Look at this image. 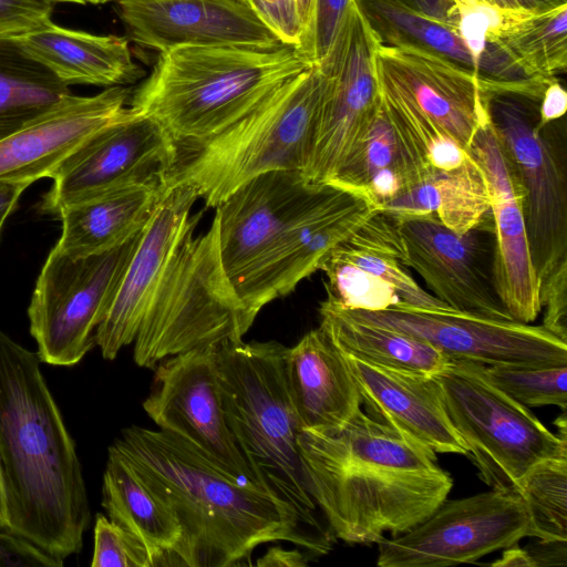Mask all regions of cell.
I'll return each instance as SVG.
<instances>
[{"mask_svg":"<svg viewBox=\"0 0 567 567\" xmlns=\"http://www.w3.org/2000/svg\"><path fill=\"white\" fill-rule=\"evenodd\" d=\"M111 445L174 512L181 536L171 551L173 565L245 564L257 546L271 542L317 555L332 547V538L311 530L289 503L237 482L173 433L131 425Z\"/></svg>","mask_w":567,"mask_h":567,"instance_id":"cell-1","label":"cell"},{"mask_svg":"<svg viewBox=\"0 0 567 567\" xmlns=\"http://www.w3.org/2000/svg\"><path fill=\"white\" fill-rule=\"evenodd\" d=\"M0 472L7 532L64 563L91 509L75 442L37 353L0 330Z\"/></svg>","mask_w":567,"mask_h":567,"instance_id":"cell-2","label":"cell"},{"mask_svg":"<svg viewBox=\"0 0 567 567\" xmlns=\"http://www.w3.org/2000/svg\"><path fill=\"white\" fill-rule=\"evenodd\" d=\"M309 492L332 534L348 544L404 534L447 497L453 478L436 453L360 409L340 431H301Z\"/></svg>","mask_w":567,"mask_h":567,"instance_id":"cell-3","label":"cell"},{"mask_svg":"<svg viewBox=\"0 0 567 567\" xmlns=\"http://www.w3.org/2000/svg\"><path fill=\"white\" fill-rule=\"evenodd\" d=\"M311 64L295 47H179L158 52L128 107L177 147L203 143L256 109Z\"/></svg>","mask_w":567,"mask_h":567,"instance_id":"cell-4","label":"cell"},{"mask_svg":"<svg viewBox=\"0 0 567 567\" xmlns=\"http://www.w3.org/2000/svg\"><path fill=\"white\" fill-rule=\"evenodd\" d=\"M327 84L324 68L311 65L225 131L177 147L164 185L186 184L206 206L216 208L237 187L264 173L303 174Z\"/></svg>","mask_w":567,"mask_h":567,"instance_id":"cell-5","label":"cell"},{"mask_svg":"<svg viewBox=\"0 0 567 567\" xmlns=\"http://www.w3.org/2000/svg\"><path fill=\"white\" fill-rule=\"evenodd\" d=\"M287 347L277 341L217 348V374L227 424L259 485L297 509L315 533L318 523L298 447L301 432L285 370Z\"/></svg>","mask_w":567,"mask_h":567,"instance_id":"cell-6","label":"cell"},{"mask_svg":"<svg viewBox=\"0 0 567 567\" xmlns=\"http://www.w3.org/2000/svg\"><path fill=\"white\" fill-rule=\"evenodd\" d=\"M192 229L176 251L134 340V361L154 369L162 360L205 347L243 341L252 315L227 274L216 215L209 229Z\"/></svg>","mask_w":567,"mask_h":567,"instance_id":"cell-7","label":"cell"},{"mask_svg":"<svg viewBox=\"0 0 567 567\" xmlns=\"http://www.w3.org/2000/svg\"><path fill=\"white\" fill-rule=\"evenodd\" d=\"M484 367L450 359L433 377L478 477L492 489L518 494L530 468L567 454V437L554 434L526 405L493 385Z\"/></svg>","mask_w":567,"mask_h":567,"instance_id":"cell-8","label":"cell"},{"mask_svg":"<svg viewBox=\"0 0 567 567\" xmlns=\"http://www.w3.org/2000/svg\"><path fill=\"white\" fill-rule=\"evenodd\" d=\"M543 93H483L489 121L524 190L529 251L540 284L567 261L564 146L556 121L540 124Z\"/></svg>","mask_w":567,"mask_h":567,"instance_id":"cell-9","label":"cell"},{"mask_svg":"<svg viewBox=\"0 0 567 567\" xmlns=\"http://www.w3.org/2000/svg\"><path fill=\"white\" fill-rule=\"evenodd\" d=\"M140 233L121 246L83 258H70L55 246L51 249L28 308L40 362L73 367L96 346V330Z\"/></svg>","mask_w":567,"mask_h":567,"instance_id":"cell-10","label":"cell"},{"mask_svg":"<svg viewBox=\"0 0 567 567\" xmlns=\"http://www.w3.org/2000/svg\"><path fill=\"white\" fill-rule=\"evenodd\" d=\"M532 537L530 517L518 494L492 489L445 499L409 532L378 544L380 567H444L474 563Z\"/></svg>","mask_w":567,"mask_h":567,"instance_id":"cell-11","label":"cell"},{"mask_svg":"<svg viewBox=\"0 0 567 567\" xmlns=\"http://www.w3.org/2000/svg\"><path fill=\"white\" fill-rule=\"evenodd\" d=\"M380 43L353 1L333 47L319 63L328 84L303 171L310 183L328 184L368 131L380 104L375 69Z\"/></svg>","mask_w":567,"mask_h":567,"instance_id":"cell-12","label":"cell"},{"mask_svg":"<svg viewBox=\"0 0 567 567\" xmlns=\"http://www.w3.org/2000/svg\"><path fill=\"white\" fill-rule=\"evenodd\" d=\"M177 155L176 144L158 123L130 109L59 165L40 210L58 216L69 206L114 189L164 184Z\"/></svg>","mask_w":567,"mask_h":567,"instance_id":"cell-13","label":"cell"},{"mask_svg":"<svg viewBox=\"0 0 567 567\" xmlns=\"http://www.w3.org/2000/svg\"><path fill=\"white\" fill-rule=\"evenodd\" d=\"M217 348L193 349L158 362L143 409L159 430L190 443L223 473L262 488L225 417Z\"/></svg>","mask_w":567,"mask_h":567,"instance_id":"cell-14","label":"cell"},{"mask_svg":"<svg viewBox=\"0 0 567 567\" xmlns=\"http://www.w3.org/2000/svg\"><path fill=\"white\" fill-rule=\"evenodd\" d=\"M377 210L367 197L327 184L259 259L233 281L247 309L257 317L266 305L293 291Z\"/></svg>","mask_w":567,"mask_h":567,"instance_id":"cell-15","label":"cell"},{"mask_svg":"<svg viewBox=\"0 0 567 567\" xmlns=\"http://www.w3.org/2000/svg\"><path fill=\"white\" fill-rule=\"evenodd\" d=\"M344 310L357 319L426 341L449 359L484 365L567 364V342L543 326L402 306L379 311Z\"/></svg>","mask_w":567,"mask_h":567,"instance_id":"cell-16","label":"cell"},{"mask_svg":"<svg viewBox=\"0 0 567 567\" xmlns=\"http://www.w3.org/2000/svg\"><path fill=\"white\" fill-rule=\"evenodd\" d=\"M396 219L403 264L435 298L456 311L513 320L495 288L492 216L465 233L450 229L433 214Z\"/></svg>","mask_w":567,"mask_h":567,"instance_id":"cell-17","label":"cell"},{"mask_svg":"<svg viewBox=\"0 0 567 567\" xmlns=\"http://www.w3.org/2000/svg\"><path fill=\"white\" fill-rule=\"evenodd\" d=\"M404 257L398 219L377 210L320 265L327 278L326 300L348 310H454L413 279Z\"/></svg>","mask_w":567,"mask_h":567,"instance_id":"cell-18","label":"cell"},{"mask_svg":"<svg viewBox=\"0 0 567 567\" xmlns=\"http://www.w3.org/2000/svg\"><path fill=\"white\" fill-rule=\"evenodd\" d=\"M198 198L186 184L165 189L141 230L112 303L96 330L95 341L105 360L134 342L142 319L186 235L202 213L190 215Z\"/></svg>","mask_w":567,"mask_h":567,"instance_id":"cell-19","label":"cell"},{"mask_svg":"<svg viewBox=\"0 0 567 567\" xmlns=\"http://www.w3.org/2000/svg\"><path fill=\"white\" fill-rule=\"evenodd\" d=\"M470 155L486 181L494 229L493 272L496 291L513 320L533 322L542 311L524 214V190L486 114Z\"/></svg>","mask_w":567,"mask_h":567,"instance_id":"cell-20","label":"cell"},{"mask_svg":"<svg viewBox=\"0 0 567 567\" xmlns=\"http://www.w3.org/2000/svg\"><path fill=\"white\" fill-rule=\"evenodd\" d=\"M127 39L163 52L179 47L282 45L257 11L241 0H115Z\"/></svg>","mask_w":567,"mask_h":567,"instance_id":"cell-21","label":"cell"},{"mask_svg":"<svg viewBox=\"0 0 567 567\" xmlns=\"http://www.w3.org/2000/svg\"><path fill=\"white\" fill-rule=\"evenodd\" d=\"M377 76L414 104L444 134L470 153L486 114L480 75L415 45H379Z\"/></svg>","mask_w":567,"mask_h":567,"instance_id":"cell-22","label":"cell"},{"mask_svg":"<svg viewBox=\"0 0 567 567\" xmlns=\"http://www.w3.org/2000/svg\"><path fill=\"white\" fill-rule=\"evenodd\" d=\"M302 173L272 171L237 187L216 207L224 267L236 280L323 190Z\"/></svg>","mask_w":567,"mask_h":567,"instance_id":"cell-23","label":"cell"},{"mask_svg":"<svg viewBox=\"0 0 567 567\" xmlns=\"http://www.w3.org/2000/svg\"><path fill=\"white\" fill-rule=\"evenodd\" d=\"M132 92L126 86H112L92 96L72 94L0 141V181L30 185L50 178L85 141L128 112Z\"/></svg>","mask_w":567,"mask_h":567,"instance_id":"cell-24","label":"cell"},{"mask_svg":"<svg viewBox=\"0 0 567 567\" xmlns=\"http://www.w3.org/2000/svg\"><path fill=\"white\" fill-rule=\"evenodd\" d=\"M361 406L373 420L395 429L434 453L467 456L433 375L373 365L344 355Z\"/></svg>","mask_w":567,"mask_h":567,"instance_id":"cell-25","label":"cell"},{"mask_svg":"<svg viewBox=\"0 0 567 567\" xmlns=\"http://www.w3.org/2000/svg\"><path fill=\"white\" fill-rule=\"evenodd\" d=\"M285 370L301 431L336 433L362 409L344 354L320 326L287 348Z\"/></svg>","mask_w":567,"mask_h":567,"instance_id":"cell-26","label":"cell"},{"mask_svg":"<svg viewBox=\"0 0 567 567\" xmlns=\"http://www.w3.org/2000/svg\"><path fill=\"white\" fill-rule=\"evenodd\" d=\"M19 40L34 59L69 86H125L145 75L133 59L126 37L71 30L51 21Z\"/></svg>","mask_w":567,"mask_h":567,"instance_id":"cell-27","label":"cell"},{"mask_svg":"<svg viewBox=\"0 0 567 567\" xmlns=\"http://www.w3.org/2000/svg\"><path fill=\"white\" fill-rule=\"evenodd\" d=\"M431 169L398 133L380 96L368 131L328 184L362 195L382 209L421 183Z\"/></svg>","mask_w":567,"mask_h":567,"instance_id":"cell-28","label":"cell"},{"mask_svg":"<svg viewBox=\"0 0 567 567\" xmlns=\"http://www.w3.org/2000/svg\"><path fill=\"white\" fill-rule=\"evenodd\" d=\"M164 189L163 183L137 184L64 208L55 247L76 259L121 246L143 229Z\"/></svg>","mask_w":567,"mask_h":567,"instance_id":"cell-29","label":"cell"},{"mask_svg":"<svg viewBox=\"0 0 567 567\" xmlns=\"http://www.w3.org/2000/svg\"><path fill=\"white\" fill-rule=\"evenodd\" d=\"M102 506L111 522L148 548L157 566L171 559V551L181 536L174 512L146 486L113 445L109 447L103 473Z\"/></svg>","mask_w":567,"mask_h":567,"instance_id":"cell-30","label":"cell"},{"mask_svg":"<svg viewBox=\"0 0 567 567\" xmlns=\"http://www.w3.org/2000/svg\"><path fill=\"white\" fill-rule=\"evenodd\" d=\"M319 315L320 327L336 347L344 355L363 362L433 375L450 360L426 341L357 319L326 299L320 303Z\"/></svg>","mask_w":567,"mask_h":567,"instance_id":"cell-31","label":"cell"},{"mask_svg":"<svg viewBox=\"0 0 567 567\" xmlns=\"http://www.w3.org/2000/svg\"><path fill=\"white\" fill-rule=\"evenodd\" d=\"M530 79H553L567 68V3L495 9L486 35Z\"/></svg>","mask_w":567,"mask_h":567,"instance_id":"cell-32","label":"cell"},{"mask_svg":"<svg viewBox=\"0 0 567 567\" xmlns=\"http://www.w3.org/2000/svg\"><path fill=\"white\" fill-rule=\"evenodd\" d=\"M381 210L395 218L433 214L450 229L465 233L491 216V204L483 172L470 155L456 168L431 169L421 183Z\"/></svg>","mask_w":567,"mask_h":567,"instance_id":"cell-33","label":"cell"},{"mask_svg":"<svg viewBox=\"0 0 567 567\" xmlns=\"http://www.w3.org/2000/svg\"><path fill=\"white\" fill-rule=\"evenodd\" d=\"M381 44L415 45L437 53L480 75L486 86L503 83L498 72L476 56L456 23L441 21L392 0H354Z\"/></svg>","mask_w":567,"mask_h":567,"instance_id":"cell-34","label":"cell"},{"mask_svg":"<svg viewBox=\"0 0 567 567\" xmlns=\"http://www.w3.org/2000/svg\"><path fill=\"white\" fill-rule=\"evenodd\" d=\"M72 92L19 38H0V141L50 112Z\"/></svg>","mask_w":567,"mask_h":567,"instance_id":"cell-35","label":"cell"},{"mask_svg":"<svg viewBox=\"0 0 567 567\" xmlns=\"http://www.w3.org/2000/svg\"><path fill=\"white\" fill-rule=\"evenodd\" d=\"M518 495L529 513L533 538L567 540V454L530 468Z\"/></svg>","mask_w":567,"mask_h":567,"instance_id":"cell-36","label":"cell"},{"mask_svg":"<svg viewBox=\"0 0 567 567\" xmlns=\"http://www.w3.org/2000/svg\"><path fill=\"white\" fill-rule=\"evenodd\" d=\"M488 381L526 406L567 408L566 365H485Z\"/></svg>","mask_w":567,"mask_h":567,"instance_id":"cell-37","label":"cell"},{"mask_svg":"<svg viewBox=\"0 0 567 567\" xmlns=\"http://www.w3.org/2000/svg\"><path fill=\"white\" fill-rule=\"evenodd\" d=\"M92 567H155L157 560L137 538L99 513L94 524Z\"/></svg>","mask_w":567,"mask_h":567,"instance_id":"cell-38","label":"cell"},{"mask_svg":"<svg viewBox=\"0 0 567 567\" xmlns=\"http://www.w3.org/2000/svg\"><path fill=\"white\" fill-rule=\"evenodd\" d=\"M354 0H312L298 50L313 65L329 54Z\"/></svg>","mask_w":567,"mask_h":567,"instance_id":"cell-39","label":"cell"},{"mask_svg":"<svg viewBox=\"0 0 567 567\" xmlns=\"http://www.w3.org/2000/svg\"><path fill=\"white\" fill-rule=\"evenodd\" d=\"M53 0H0V38H20L50 23Z\"/></svg>","mask_w":567,"mask_h":567,"instance_id":"cell-40","label":"cell"},{"mask_svg":"<svg viewBox=\"0 0 567 567\" xmlns=\"http://www.w3.org/2000/svg\"><path fill=\"white\" fill-rule=\"evenodd\" d=\"M542 326L567 342V261L540 284Z\"/></svg>","mask_w":567,"mask_h":567,"instance_id":"cell-41","label":"cell"},{"mask_svg":"<svg viewBox=\"0 0 567 567\" xmlns=\"http://www.w3.org/2000/svg\"><path fill=\"white\" fill-rule=\"evenodd\" d=\"M250 6L276 33L282 44L299 48L302 24L296 0H250Z\"/></svg>","mask_w":567,"mask_h":567,"instance_id":"cell-42","label":"cell"},{"mask_svg":"<svg viewBox=\"0 0 567 567\" xmlns=\"http://www.w3.org/2000/svg\"><path fill=\"white\" fill-rule=\"evenodd\" d=\"M58 560L24 539L0 530V567H61Z\"/></svg>","mask_w":567,"mask_h":567,"instance_id":"cell-43","label":"cell"},{"mask_svg":"<svg viewBox=\"0 0 567 567\" xmlns=\"http://www.w3.org/2000/svg\"><path fill=\"white\" fill-rule=\"evenodd\" d=\"M567 110V93L564 86L554 79L546 86L539 103V121L545 125L560 120Z\"/></svg>","mask_w":567,"mask_h":567,"instance_id":"cell-44","label":"cell"},{"mask_svg":"<svg viewBox=\"0 0 567 567\" xmlns=\"http://www.w3.org/2000/svg\"><path fill=\"white\" fill-rule=\"evenodd\" d=\"M525 549L533 559L535 567L566 566L567 564V540L538 539Z\"/></svg>","mask_w":567,"mask_h":567,"instance_id":"cell-45","label":"cell"},{"mask_svg":"<svg viewBox=\"0 0 567 567\" xmlns=\"http://www.w3.org/2000/svg\"><path fill=\"white\" fill-rule=\"evenodd\" d=\"M431 18L456 23L457 10L454 0H392Z\"/></svg>","mask_w":567,"mask_h":567,"instance_id":"cell-46","label":"cell"},{"mask_svg":"<svg viewBox=\"0 0 567 567\" xmlns=\"http://www.w3.org/2000/svg\"><path fill=\"white\" fill-rule=\"evenodd\" d=\"M308 564L307 557L298 549L271 547L260 557L256 565L270 567H300Z\"/></svg>","mask_w":567,"mask_h":567,"instance_id":"cell-47","label":"cell"},{"mask_svg":"<svg viewBox=\"0 0 567 567\" xmlns=\"http://www.w3.org/2000/svg\"><path fill=\"white\" fill-rule=\"evenodd\" d=\"M29 184L0 181V235L8 216L14 210Z\"/></svg>","mask_w":567,"mask_h":567,"instance_id":"cell-48","label":"cell"},{"mask_svg":"<svg viewBox=\"0 0 567 567\" xmlns=\"http://www.w3.org/2000/svg\"><path fill=\"white\" fill-rule=\"evenodd\" d=\"M494 567H535L526 549L517 544L505 548L501 558L489 564Z\"/></svg>","mask_w":567,"mask_h":567,"instance_id":"cell-49","label":"cell"},{"mask_svg":"<svg viewBox=\"0 0 567 567\" xmlns=\"http://www.w3.org/2000/svg\"><path fill=\"white\" fill-rule=\"evenodd\" d=\"M484 2L503 9H534L537 8L530 0H483Z\"/></svg>","mask_w":567,"mask_h":567,"instance_id":"cell-50","label":"cell"},{"mask_svg":"<svg viewBox=\"0 0 567 567\" xmlns=\"http://www.w3.org/2000/svg\"><path fill=\"white\" fill-rule=\"evenodd\" d=\"M9 525L7 496L0 472V530H7Z\"/></svg>","mask_w":567,"mask_h":567,"instance_id":"cell-51","label":"cell"},{"mask_svg":"<svg viewBox=\"0 0 567 567\" xmlns=\"http://www.w3.org/2000/svg\"><path fill=\"white\" fill-rule=\"evenodd\" d=\"M311 3L312 0H296L299 18L302 24V33L309 19Z\"/></svg>","mask_w":567,"mask_h":567,"instance_id":"cell-52","label":"cell"},{"mask_svg":"<svg viewBox=\"0 0 567 567\" xmlns=\"http://www.w3.org/2000/svg\"><path fill=\"white\" fill-rule=\"evenodd\" d=\"M537 8H549L567 3V0H530Z\"/></svg>","mask_w":567,"mask_h":567,"instance_id":"cell-53","label":"cell"},{"mask_svg":"<svg viewBox=\"0 0 567 567\" xmlns=\"http://www.w3.org/2000/svg\"><path fill=\"white\" fill-rule=\"evenodd\" d=\"M54 2H69L78 4H103L113 0H53Z\"/></svg>","mask_w":567,"mask_h":567,"instance_id":"cell-54","label":"cell"},{"mask_svg":"<svg viewBox=\"0 0 567 567\" xmlns=\"http://www.w3.org/2000/svg\"><path fill=\"white\" fill-rule=\"evenodd\" d=\"M241 1L247 2V3H249V4H250V0H241Z\"/></svg>","mask_w":567,"mask_h":567,"instance_id":"cell-55","label":"cell"}]
</instances>
